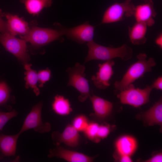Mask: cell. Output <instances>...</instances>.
Instances as JSON below:
<instances>
[{"label": "cell", "mask_w": 162, "mask_h": 162, "mask_svg": "<svg viewBox=\"0 0 162 162\" xmlns=\"http://www.w3.org/2000/svg\"><path fill=\"white\" fill-rule=\"evenodd\" d=\"M145 162H162V153L161 152L153 154L149 158L143 161Z\"/></svg>", "instance_id": "obj_30"}, {"label": "cell", "mask_w": 162, "mask_h": 162, "mask_svg": "<svg viewBox=\"0 0 162 162\" xmlns=\"http://www.w3.org/2000/svg\"><path fill=\"white\" fill-rule=\"evenodd\" d=\"M53 144L56 146L63 143L72 147H76L80 144L81 137L79 132L71 124H68L62 133L53 132L51 135Z\"/></svg>", "instance_id": "obj_10"}, {"label": "cell", "mask_w": 162, "mask_h": 162, "mask_svg": "<svg viewBox=\"0 0 162 162\" xmlns=\"http://www.w3.org/2000/svg\"><path fill=\"white\" fill-rule=\"evenodd\" d=\"M38 76L39 87H42L46 82L50 80L51 77V71L48 68L40 70L38 73Z\"/></svg>", "instance_id": "obj_27"}, {"label": "cell", "mask_w": 162, "mask_h": 162, "mask_svg": "<svg viewBox=\"0 0 162 162\" xmlns=\"http://www.w3.org/2000/svg\"><path fill=\"white\" fill-rule=\"evenodd\" d=\"M85 66L78 62L72 67L68 68L66 70L69 78L67 86H72L80 93L78 99L83 102L89 97L91 94L88 81L86 78Z\"/></svg>", "instance_id": "obj_3"}, {"label": "cell", "mask_w": 162, "mask_h": 162, "mask_svg": "<svg viewBox=\"0 0 162 162\" xmlns=\"http://www.w3.org/2000/svg\"><path fill=\"white\" fill-rule=\"evenodd\" d=\"M50 149L47 157L62 159L68 162H92L96 156H90L76 151L65 148L60 145Z\"/></svg>", "instance_id": "obj_11"}, {"label": "cell", "mask_w": 162, "mask_h": 162, "mask_svg": "<svg viewBox=\"0 0 162 162\" xmlns=\"http://www.w3.org/2000/svg\"><path fill=\"white\" fill-rule=\"evenodd\" d=\"M27 11L30 14L35 15L40 13L44 8L50 7L52 0H20Z\"/></svg>", "instance_id": "obj_22"}, {"label": "cell", "mask_w": 162, "mask_h": 162, "mask_svg": "<svg viewBox=\"0 0 162 162\" xmlns=\"http://www.w3.org/2000/svg\"><path fill=\"white\" fill-rule=\"evenodd\" d=\"M137 118L148 126L162 125V99L160 98L148 110L137 115Z\"/></svg>", "instance_id": "obj_15"}, {"label": "cell", "mask_w": 162, "mask_h": 162, "mask_svg": "<svg viewBox=\"0 0 162 162\" xmlns=\"http://www.w3.org/2000/svg\"><path fill=\"white\" fill-rule=\"evenodd\" d=\"M89 122L88 118L86 115L80 114L74 118L71 124L79 132H83Z\"/></svg>", "instance_id": "obj_24"}, {"label": "cell", "mask_w": 162, "mask_h": 162, "mask_svg": "<svg viewBox=\"0 0 162 162\" xmlns=\"http://www.w3.org/2000/svg\"><path fill=\"white\" fill-rule=\"evenodd\" d=\"M32 65L28 63L24 64V67L26 70L24 73L25 76L24 80L26 81L25 87L27 88H32L36 96L39 95L40 91L37 86L38 82V73L36 71L32 69Z\"/></svg>", "instance_id": "obj_21"}, {"label": "cell", "mask_w": 162, "mask_h": 162, "mask_svg": "<svg viewBox=\"0 0 162 162\" xmlns=\"http://www.w3.org/2000/svg\"><path fill=\"white\" fill-rule=\"evenodd\" d=\"M136 57L137 60L129 67L121 80L115 82V88L118 92L126 88L146 73L151 72L152 68L156 64L154 58L147 59L146 53H140Z\"/></svg>", "instance_id": "obj_2"}, {"label": "cell", "mask_w": 162, "mask_h": 162, "mask_svg": "<svg viewBox=\"0 0 162 162\" xmlns=\"http://www.w3.org/2000/svg\"><path fill=\"white\" fill-rule=\"evenodd\" d=\"M154 42L155 44L160 49L162 48V34L160 33L156 38Z\"/></svg>", "instance_id": "obj_33"}, {"label": "cell", "mask_w": 162, "mask_h": 162, "mask_svg": "<svg viewBox=\"0 0 162 162\" xmlns=\"http://www.w3.org/2000/svg\"><path fill=\"white\" fill-rule=\"evenodd\" d=\"M20 135L19 132L14 135L0 134V160L15 156L17 141Z\"/></svg>", "instance_id": "obj_18"}, {"label": "cell", "mask_w": 162, "mask_h": 162, "mask_svg": "<svg viewBox=\"0 0 162 162\" xmlns=\"http://www.w3.org/2000/svg\"><path fill=\"white\" fill-rule=\"evenodd\" d=\"M135 7L131 0L113 3L105 10L100 24L116 22L122 20L125 17L132 16Z\"/></svg>", "instance_id": "obj_5"}, {"label": "cell", "mask_w": 162, "mask_h": 162, "mask_svg": "<svg viewBox=\"0 0 162 162\" xmlns=\"http://www.w3.org/2000/svg\"><path fill=\"white\" fill-rule=\"evenodd\" d=\"M26 41L16 38L8 32L0 34V43L24 64L27 63L29 56L27 52Z\"/></svg>", "instance_id": "obj_7"}, {"label": "cell", "mask_w": 162, "mask_h": 162, "mask_svg": "<svg viewBox=\"0 0 162 162\" xmlns=\"http://www.w3.org/2000/svg\"><path fill=\"white\" fill-rule=\"evenodd\" d=\"M144 1V2H148L150 1H152V0H143Z\"/></svg>", "instance_id": "obj_34"}, {"label": "cell", "mask_w": 162, "mask_h": 162, "mask_svg": "<svg viewBox=\"0 0 162 162\" xmlns=\"http://www.w3.org/2000/svg\"><path fill=\"white\" fill-rule=\"evenodd\" d=\"M138 146V141L135 137L129 134L123 135L115 140V152L131 157L136 151Z\"/></svg>", "instance_id": "obj_17"}, {"label": "cell", "mask_w": 162, "mask_h": 162, "mask_svg": "<svg viewBox=\"0 0 162 162\" xmlns=\"http://www.w3.org/2000/svg\"><path fill=\"white\" fill-rule=\"evenodd\" d=\"M7 31L6 22L4 21L0 14V32L2 33Z\"/></svg>", "instance_id": "obj_32"}, {"label": "cell", "mask_w": 162, "mask_h": 162, "mask_svg": "<svg viewBox=\"0 0 162 162\" xmlns=\"http://www.w3.org/2000/svg\"><path fill=\"white\" fill-rule=\"evenodd\" d=\"M92 93L89 98L92 103L94 112L91 114V116L99 121H104L111 114L113 104L110 101Z\"/></svg>", "instance_id": "obj_12"}, {"label": "cell", "mask_w": 162, "mask_h": 162, "mask_svg": "<svg viewBox=\"0 0 162 162\" xmlns=\"http://www.w3.org/2000/svg\"><path fill=\"white\" fill-rule=\"evenodd\" d=\"M113 128L112 126L106 123L99 124L97 134L98 138L101 140L107 137Z\"/></svg>", "instance_id": "obj_28"}, {"label": "cell", "mask_w": 162, "mask_h": 162, "mask_svg": "<svg viewBox=\"0 0 162 162\" xmlns=\"http://www.w3.org/2000/svg\"><path fill=\"white\" fill-rule=\"evenodd\" d=\"M113 157L115 160L120 162H132L133 160L131 157L117 154L114 152Z\"/></svg>", "instance_id": "obj_29"}, {"label": "cell", "mask_w": 162, "mask_h": 162, "mask_svg": "<svg viewBox=\"0 0 162 162\" xmlns=\"http://www.w3.org/2000/svg\"><path fill=\"white\" fill-rule=\"evenodd\" d=\"M63 35L61 28L57 30L48 28L34 27L22 39L32 46L40 47L58 39Z\"/></svg>", "instance_id": "obj_6"}, {"label": "cell", "mask_w": 162, "mask_h": 162, "mask_svg": "<svg viewBox=\"0 0 162 162\" xmlns=\"http://www.w3.org/2000/svg\"><path fill=\"white\" fill-rule=\"evenodd\" d=\"M147 26L145 23L136 22L128 28V35L131 43L135 45L145 44L146 41V34Z\"/></svg>", "instance_id": "obj_19"}, {"label": "cell", "mask_w": 162, "mask_h": 162, "mask_svg": "<svg viewBox=\"0 0 162 162\" xmlns=\"http://www.w3.org/2000/svg\"><path fill=\"white\" fill-rule=\"evenodd\" d=\"M95 27L88 22L71 28H61L63 35L79 43L83 44L93 40Z\"/></svg>", "instance_id": "obj_9"}, {"label": "cell", "mask_w": 162, "mask_h": 162, "mask_svg": "<svg viewBox=\"0 0 162 162\" xmlns=\"http://www.w3.org/2000/svg\"><path fill=\"white\" fill-rule=\"evenodd\" d=\"M115 64L114 61L112 60L98 64V72L91 78L97 88L104 89L110 86V80L114 74L113 67Z\"/></svg>", "instance_id": "obj_13"}, {"label": "cell", "mask_w": 162, "mask_h": 162, "mask_svg": "<svg viewBox=\"0 0 162 162\" xmlns=\"http://www.w3.org/2000/svg\"><path fill=\"white\" fill-rule=\"evenodd\" d=\"M153 89L162 90V76H159L154 81L151 85Z\"/></svg>", "instance_id": "obj_31"}, {"label": "cell", "mask_w": 162, "mask_h": 162, "mask_svg": "<svg viewBox=\"0 0 162 162\" xmlns=\"http://www.w3.org/2000/svg\"><path fill=\"white\" fill-rule=\"evenodd\" d=\"M43 103L40 102L33 106L26 117L19 133L21 134L25 131L31 129L40 133L43 134L50 131L51 126L49 122L44 123L41 117Z\"/></svg>", "instance_id": "obj_8"}, {"label": "cell", "mask_w": 162, "mask_h": 162, "mask_svg": "<svg viewBox=\"0 0 162 162\" xmlns=\"http://www.w3.org/2000/svg\"><path fill=\"white\" fill-rule=\"evenodd\" d=\"M157 15L152 1L135 6L133 16L136 22L146 24L151 26L155 24L154 19Z\"/></svg>", "instance_id": "obj_14"}, {"label": "cell", "mask_w": 162, "mask_h": 162, "mask_svg": "<svg viewBox=\"0 0 162 162\" xmlns=\"http://www.w3.org/2000/svg\"><path fill=\"white\" fill-rule=\"evenodd\" d=\"M52 107L55 113L62 116H68L73 111L68 99L60 95L57 94L55 96Z\"/></svg>", "instance_id": "obj_20"}, {"label": "cell", "mask_w": 162, "mask_h": 162, "mask_svg": "<svg viewBox=\"0 0 162 162\" xmlns=\"http://www.w3.org/2000/svg\"><path fill=\"white\" fill-rule=\"evenodd\" d=\"M0 14L7 19V31L12 35L15 36L19 34L21 37L26 35L29 31L28 23L22 18L16 15L3 13L1 10Z\"/></svg>", "instance_id": "obj_16"}, {"label": "cell", "mask_w": 162, "mask_h": 162, "mask_svg": "<svg viewBox=\"0 0 162 162\" xmlns=\"http://www.w3.org/2000/svg\"><path fill=\"white\" fill-rule=\"evenodd\" d=\"M99 124L97 122H90L84 131L85 136L90 140L95 143H98L101 140L98 136V131Z\"/></svg>", "instance_id": "obj_23"}, {"label": "cell", "mask_w": 162, "mask_h": 162, "mask_svg": "<svg viewBox=\"0 0 162 162\" xmlns=\"http://www.w3.org/2000/svg\"><path fill=\"white\" fill-rule=\"evenodd\" d=\"M10 90L4 81L0 82V106L6 104L10 99Z\"/></svg>", "instance_id": "obj_25"}, {"label": "cell", "mask_w": 162, "mask_h": 162, "mask_svg": "<svg viewBox=\"0 0 162 162\" xmlns=\"http://www.w3.org/2000/svg\"><path fill=\"white\" fill-rule=\"evenodd\" d=\"M17 114V112L15 110L7 112L0 111V132L6 123Z\"/></svg>", "instance_id": "obj_26"}, {"label": "cell", "mask_w": 162, "mask_h": 162, "mask_svg": "<svg viewBox=\"0 0 162 162\" xmlns=\"http://www.w3.org/2000/svg\"><path fill=\"white\" fill-rule=\"evenodd\" d=\"M153 89L151 86L141 89L135 88L131 84L126 88L119 92L117 96L121 103L138 108L149 101L150 94Z\"/></svg>", "instance_id": "obj_4"}, {"label": "cell", "mask_w": 162, "mask_h": 162, "mask_svg": "<svg viewBox=\"0 0 162 162\" xmlns=\"http://www.w3.org/2000/svg\"><path fill=\"white\" fill-rule=\"evenodd\" d=\"M88 54L85 63L92 60L108 61L115 58H120L124 61L131 59L133 54L132 48L126 44L114 47L106 46L98 44L92 40L87 44Z\"/></svg>", "instance_id": "obj_1"}]
</instances>
